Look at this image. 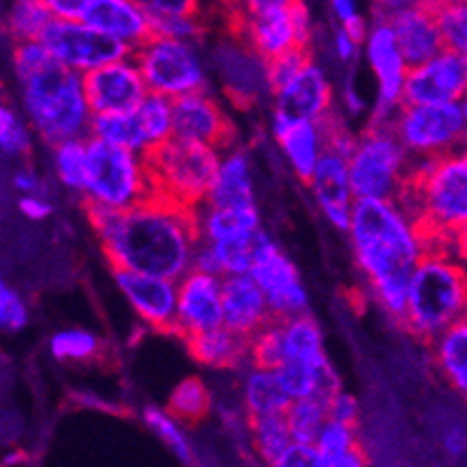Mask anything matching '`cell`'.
<instances>
[{"label":"cell","mask_w":467,"mask_h":467,"mask_svg":"<svg viewBox=\"0 0 467 467\" xmlns=\"http://www.w3.org/2000/svg\"><path fill=\"white\" fill-rule=\"evenodd\" d=\"M347 235L370 298L390 321L402 326L410 277L432 247L423 223L402 198H360Z\"/></svg>","instance_id":"cell-1"},{"label":"cell","mask_w":467,"mask_h":467,"mask_svg":"<svg viewBox=\"0 0 467 467\" xmlns=\"http://www.w3.org/2000/svg\"><path fill=\"white\" fill-rule=\"evenodd\" d=\"M112 267L180 279L193 267L198 249L195 210L154 193L121 212L87 210Z\"/></svg>","instance_id":"cell-2"},{"label":"cell","mask_w":467,"mask_h":467,"mask_svg":"<svg viewBox=\"0 0 467 467\" xmlns=\"http://www.w3.org/2000/svg\"><path fill=\"white\" fill-rule=\"evenodd\" d=\"M467 314V267L447 244H432L410 277L402 328L421 342Z\"/></svg>","instance_id":"cell-3"},{"label":"cell","mask_w":467,"mask_h":467,"mask_svg":"<svg viewBox=\"0 0 467 467\" xmlns=\"http://www.w3.org/2000/svg\"><path fill=\"white\" fill-rule=\"evenodd\" d=\"M21 112L37 138L49 147L66 140L88 138L93 109L84 88V75L52 63L42 72L16 84Z\"/></svg>","instance_id":"cell-4"},{"label":"cell","mask_w":467,"mask_h":467,"mask_svg":"<svg viewBox=\"0 0 467 467\" xmlns=\"http://www.w3.org/2000/svg\"><path fill=\"white\" fill-rule=\"evenodd\" d=\"M405 205L419 216L432 244L467 226V144L435 159H419L402 193Z\"/></svg>","instance_id":"cell-5"},{"label":"cell","mask_w":467,"mask_h":467,"mask_svg":"<svg viewBox=\"0 0 467 467\" xmlns=\"http://www.w3.org/2000/svg\"><path fill=\"white\" fill-rule=\"evenodd\" d=\"M88 168L82 198L87 210L121 212L156 193L150 156L88 135Z\"/></svg>","instance_id":"cell-6"},{"label":"cell","mask_w":467,"mask_h":467,"mask_svg":"<svg viewBox=\"0 0 467 467\" xmlns=\"http://www.w3.org/2000/svg\"><path fill=\"white\" fill-rule=\"evenodd\" d=\"M414 159L390 121H368L349 154V175L356 198H402Z\"/></svg>","instance_id":"cell-7"},{"label":"cell","mask_w":467,"mask_h":467,"mask_svg":"<svg viewBox=\"0 0 467 467\" xmlns=\"http://www.w3.org/2000/svg\"><path fill=\"white\" fill-rule=\"evenodd\" d=\"M219 161V147L177 138V135L170 138L150 154L156 193L191 207V210H198L207 202Z\"/></svg>","instance_id":"cell-8"},{"label":"cell","mask_w":467,"mask_h":467,"mask_svg":"<svg viewBox=\"0 0 467 467\" xmlns=\"http://www.w3.org/2000/svg\"><path fill=\"white\" fill-rule=\"evenodd\" d=\"M133 57L151 93L177 100L186 93L210 88V63L202 54L201 42L151 33L135 49Z\"/></svg>","instance_id":"cell-9"},{"label":"cell","mask_w":467,"mask_h":467,"mask_svg":"<svg viewBox=\"0 0 467 467\" xmlns=\"http://www.w3.org/2000/svg\"><path fill=\"white\" fill-rule=\"evenodd\" d=\"M390 126L411 159H435L465 144L461 103H402Z\"/></svg>","instance_id":"cell-10"},{"label":"cell","mask_w":467,"mask_h":467,"mask_svg":"<svg viewBox=\"0 0 467 467\" xmlns=\"http://www.w3.org/2000/svg\"><path fill=\"white\" fill-rule=\"evenodd\" d=\"M363 61L375 78V105L372 121H390L405 103V87L410 78V61L402 54L400 45L389 19L370 21L368 36L363 40Z\"/></svg>","instance_id":"cell-11"},{"label":"cell","mask_w":467,"mask_h":467,"mask_svg":"<svg viewBox=\"0 0 467 467\" xmlns=\"http://www.w3.org/2000/svg\"><path fill=\"white\" fill-rule=\"evenodd\" d=\"M235 36L265 61L293 52V49H312L314 19L303 0L284 10L258 12V15L233 16Z\"/></svg>","instance_id":"cell-12"},{"label":"cell","mask_w":467,"mask_h":467,"mask_svg":"<svg viewBox=\"0 0 467 467\" xmlns=\"http://www.w3.org/2000/svg\"><path fill=\"white\" fill-rule=\"evenodd\" d=\"M42 42L61 66L87 75L96 67L133 54L129 45L84 19H52Z\"/></svg>","instance_id":"cell-13"},{"label":"cell","mask_w":467,"mask_h":467,"mask_svg":"<svg viewBox=\"0 0 467 467\" xmlns=\"http://www.w3.org/2000/svg\"><path fill=\"white\" fill-rule=\"evenodd\" d=\"M252 277L265 293L275 318L309 312V293L300 277V270L267 233H263L258 240Z\"/></svg>","instance_id":"cell-14"},{"label":"cell","mask_w":467,"mask_h":467,"mask_svg":"<svg viewBox=\"0 0 467 467\" xmlns=\"http://www.w3.org/2000/svg\"><path fill=\"white\" fill-rule=\"evenodd\" d=\"M119 293L144 326L163 333H175L177 321V279L150 273H135L112 267Z\"/></svg>","instance_id":"cell-15"},{"label":"cell","mask_w":467,"mask_h":467,"mask_svg":"<svg viewBox=\"0 0 467 467\" xmlns=\"http://www.w3.org/2000/svg\"><path fill=\"white\" fill-rule=\"evenodd\" d=\"M270 135L282 151L288 170L293 177L307 184L312 180L314 170L318 168L324 154L328 151L324 121L305 119L288 114L284 109L273 108L270 114Z\"/></svg>","instance_id":"cell-16"},{"label":"cell","mask_w":467,"mask_h":467,"mask_svg":"<svg viewBox=\"0 0 467 467\" xmlns=\"http://www.w3.org/2000/svg\"><path fill=\"white\" fill-rule=\"evenodd\" d=\"M84 88L93 114L130 112L150 93L135 57L117 58L84 75Z\"/></svg>","instance_id":"cell-17"},{"label":"cell","mask_w":467,"mask_h":467,"mask_svg":"<svg viewBox=\"0 0 467 467\" xmlns=\"http://www.w3.org/2000/svg\"><path fill=\"white\" fill-rule=\"evenodd\" d=\"M223 326V277L191 267L177 279L175 335L191 337Z\"/></svg>","instance_id":"cell-18"},{"label":"cell","mask_w":467,"mask_h":467,"mask_svg":"<svg viewBox=\"0 0 467 467\" xmlns=\"http://www.w3.org/2000/svg\"><path fill=\"white\" fill-rule=\"evenodd\" d=\"M467 98V57L441 49L410 67L405 103H462Z\"/></svg>","instance_id":"cell-19"},{"label":"cell","mask_w":467,"mask_h":467,"mask_svg":"<svg viewBox=\"0 0 467 467\" xmlns=\"http://www.w3.org/2000/svg\"><path fill=\"white\" fill-rule=\"evenodd\" d=\"M175 135L223 150L235 142V124L212 88H201L175 100Z\"/></svg>","instance_id":"cell-20"},{"label":"cell","mask_w":467,"mask_h":467,"mask_svg":"<svg viewBox=\"0 0 467 467\" xmlns=\"http://www.w3.org/2000/svg\"><path fill=\"white\" fill-rule=\"evenodd\" d=\"M270 98H273V108L317 121L328 119L337 105V91L330 82L328 72L321 63L314 61V57L291 79L275 88Z\"/></svg>","instance_id":"cell-21"},{"label":"cell","mask_w":467,"mask_h":467,"mask_svg":"<svg viewBox=\"0 0 467 467\" xmlns=\"http://www.w3.org/2000/svg\"><path fill=\"white\" fill-rule=\"evenodd\" d=\"M312 191L314 205L321 216L339 233H347L351 223V214L356 207V193L351 186L349 159L337 151H326L318 168L314 170L312 180L307 182Z\"/></svg>","instance_id":"cell-22"},{"label":"cell","mask_w":467,"mask_h":467,"mask_svg":"<svg viewBox=\"0 0 467 467\" xmlns=\"http://www.w3.org/2000/svg\"><path fill=\"white\" fill-rule=\"evenodd\" d=\"M273 318L265 293L252 273L223 277V326L252 337Z\"/></svg>","instance_id":"cell-23"},{"label":"cell","mask_w":467,"mask_h":467,"mask_svg":"<svg viewBox=\"0 0 467 467\" xmlns=\"http://www.w3.org/2000/svg\"><path fill=\"white\" fill-rule=\"evenodd\" d=\"M207 202L221 207L256 205V177H254V161L249 150L237 142L221 150L219 168L210 186Z\"/></svg>","instance_id":"cell-24"},{"label":"cell","mask_w":467,"mask_h":467,"mask_svg":"<svg viewBox=\"0 0 467 467\" xmlns=\"http://www.w3.org/2000/svg\"><path fill=\"white\" fill-rule=\"evenodd\" d=\"M84 21L138 49L151 36V15L138 0H93Z\"/></svg>","instance_id":"cell-25"},{"label":"cell","mask_w":467,"mask_h":467,"mask_svg":"<svg viewBox=\"0 0 467 467\" xmlns=\"http://www.w3.org/2000/svg\"><path fill=\"white\" fill-rule=\"evenodd\" d=\"M184 342L189 354L212 370H237L252 363V337L235 333L228 326L202 330Z\"/></svg>","instance_id":"cell-26"},{"label":"cell","mask_w":467,"mask_h":467,"mask_svg":"<svg viewBox=\"0 0 467 467\" xmlns=\"http://www.w3.org/2000/svg\"><path fill=\"white\" fill-rule=\"evenodd\" d=\"M195 221H198V235L205 242L252 240L263 233L258 205L221 207L205 202L195 210Z\"/></svg>","instance_id":"cell-27"},{"label":"cell","mask_w":467,"mask_h":467,"mask_svg":"<svg viewBox=\"0 0 467 467\" xmlns=\"http://www.w3.org/2000/svg\"><path fill=\"white\" fill-rule=\"evenodd\" d=\"M389 21L396 31L398 45H400L410 66L428 61L447 47L444 37H441L440 19H437L435 10H410Z\"/></svg>","instance_id":"cell-28"},{"label":"cell","mask_w":467,"mask_h":467,"mask_svg":"<svg viewBox=\"0 0 467 467\" xmlns=\"http://www.w3.org/2000/svg\"><path fill=\"white\" fill-rule=\"evenodd\" d=\"M432 368L449 389L467 400V314L428 342Z\"/></svg>","instance_id":"cell-29"},{"label":"cell","mask_w":467,"mask_h":467,"mask_svg":"<svg viewBox=\"0 0 467 467\" xmlns=\"http://www.w3.org/2000/svg\"><path fill=\"white\" fill-rule=\"evenodd\" d=\"M240 405L249 419L267 414H284L291 405L277 368L249 363L240 384Z\"/></svg>","instance_id":"cell-30"},{"label":"cell","mask_w":467,"mask_h":467,"mask_svg":"<svg viewBox=\"0 0 467 467\" xmlns=\"http://www.w3.org/2000/svg\"><path fill=\"white\" fill-rule=\"evenodd\" d=\"M265 233V231H263ZM261 233V235H263ZM228 240V242H198V249L193 254V267L202 273H214L221 277L228 275L252 273L254 258H256L258 240Z\"/></svg>","instance_id":"cell-31"},{"label":"cell","mask_w":467,"mask_h":467,"mask_svg":"<svg viewBox=\"0 0 467 467\" xmlns=\"http://www.w3.org/2000/svg\"><path fill=\"white\" fill-rule=\"evenodd\" d=\"M282 330L284 351H286L284 363H307L317 365V368L330 365L328 354H326L324 330L312 314L305 312L282 318Z\"/></svg>","instance_id":"cell-32"},{"label":"cell","mask_w":467,"mask_h":467,"mask_svg":"<svg viewBox=\"0 0 467 467\" xmlns=\"http://www.w3.org/2000/svg\"><path fill=\"white\" fill-rule=\"evenodd\" d=\"M314 447L318 451L317 467H360L368 462V456L360 449L356 423L328 419Z\"/></svg>","instance_id":"cell-33"},{"label":"cell","mask_w":467,"mask_h":467,"mask_svg":"<svg viewBox=\"0 0 467 467\" xmlns=\"http://www.w3.org/2000/svg\"><path fill=\"white\" fill-rule=\"evenodd\" d=\"M138 124L142 154L150 156L161 144L175 138V100L161 93H147L142 103L133 109Z\"/></svg>","instance_id":"cell-34"},{"label":"cell","mask_w":467,"mask_h":467,"mask_svg":"<svg viewBox=\"0 0 467 467\" xmlns=\"http://www.w3.org/2000/svg\"><path fill=\"white\" fill-rule=\"evenodd\" d=\"M291 428L284 414H267L249 419V447L265 465L279 467V461L293 444Z\"/></svg>","instance_id":"cell-35"},{"label":"cell","mask_w":467,"mask_h":467,"mask_svg":"<svg viewBox=\"0 0 467 467\" xmlns=\"http://www.w3.org/2000/svg\"><path fill=\"white\" fill-rule=\"evenodd\" d=\"M52 19L54 15L45 0H12L5 21L7 36L12 42L42 40Z\"/></svg>","instance_id":"cell-36"},{"label":"cell","mask_w":467,"mask_h":467,"mask_svg":"<svg viewBox=\"0 0 467 467\" xmlns=\"http://www.w3.org/2000/svg\"><path fill=\"white\" fill-rule=\"evenodd\" d=\"M52 150L54 177H57L58 184H61L63 189L72 191V193H82L88 168L87 138L66 140V142L61 144H54Z\"/></svg>","instance_id":"cell-37"},{"label":"cell","mask_w":467,"mask_h":467,"mask_svg":"<svg viewBox=\"0 0 467 467\" xmlns=\"http://www.w3.org/2000/svg\"><path fill=\"white\" fill-rule=\"evenodd\" d=\"M284 416H286V423L288 428H291L293 440L314 444L318 432H321V428H324L326 421L330 419L328 398L326 396L296 398V400H291V405L286 407Z\"/></svg>","instance_id":"cell-38"},{"label":"cell","mask_w":467,"mask_h":467,"mask_svg":"<svg viewBox=\"0 0 467 467\" xmlns=\"http://www.w3.org/2000/svg\"><path fill=\"white\" fill-rule=\"evenodd\" d=\"M142 423L163 441L170 451L175 453L177 461L191 462L193 458V449H191V440L186 435V423L180 416H175L168 407L150 405L142 410Z\"/></svg>","instance_id":"cell-39"},{"label":"cell","mask_w":467,"mask_h":467,"mask_svg":"<svg viewBox=\"0 0 467 467\" xmlns=\"http://www.w3.org/2000/svg\"><path fill=\"white\" fill-rule=\"evenodd\" d=\"M212 402L214 400L205 381L201 377H186L172 389L165 407L184 423H198L212 411Z\"/></svg>","instance_id":"cell-40"},{"label":"cell","mask_w":467,"mask_h":467,"mask_svg":"<svg viewBox=\"0 0 467 467\" xmlns=\"http://www.w3.org/2000/svg\"><path fill=\"white\" fill-rule=\"evenodd\" d=\"M33 133L36 130L28 124L26 114L12 105L0 108V150L7 159H28L33 151Z\"/></svg>","instance_id":"cell-41"},{"label":"cell","mask_w":467,"mask_h":467,"mask_svg":"<svg viewBox=\"0 0 467 467\" xmlns=\"http://www.w3.org/2000/svg\"><path fill=\"white\" fill-rule=\"evenodd\" d=\"M103 349V342L87 328L58 330L49 339V354L61 363H87Z\"/></svg>","instance_id":"cell-42"},{"label":"cell","mask_w":467,"mask_h":467,"mask_svg":"<svg viewBox=\"0 0 467 467\" xmlns=\"http://www.w3.org/2000/svg\"><path fill=\"white\" fill-rule=\"evenodd\" d=\"M91 138L105 140L109 144L119 147H129L142 154V144H140L138 124H135L133 109L130 112H112V114H93L91 121Z\"/></svg>","instance_id":"cell-43"},{"label":"cell","mask_w":467,"mask_h":467,"mask_svg":"<svg viewBox=\"0 0 467 467\" xmlns=\"http://www.w3.org/2000/svg\"><path fill=\"white\" fill-rule=\"evenodd\" d=\"M435 12L447 49L467 57V0H441Z\"/></svg>","instance_id":"cell-44"},{"label":"cell","mask_w":467,"mask_h":467,"mask_svg":"<svg viewBox=\"0 0 467 467\" xmlns=\"http://www.w3.org/2000/svg\"><path fill=\"white\" fill-rule=\"evenodd\" d=\"M52 63H57V58L52 57V52L47 49V45L42 40H26V42H15L10 57V67L15 82H26L28 78L42 72L45 67H49Z\"/></svg>","instance_id":"cell-45"},{"label":"cell","mask_w":467,"mask_h":467,"mask_svg":"<svg viewBox=\"0 0 467 467\" xmlns=\"http://www.w3.org/2000/svg\"><path fill=\"white\" fill-rule=\"evenodd\" d=\"M284 360H286V351H284L282 318H273L256 335H252V363L279 368Z\"/></svg>","instance_id":"cell-46"},{"label":"cell","mask_w":467,"mask_h":467,"mask_svg":"<svg viewBox=\"0 0 467 467\" xmlns=\"http://www.w3.org/2000/svg\"><path fill=\"white\" fill-rule=\"evenodd\" d=\"M151 33L177 37V40L201 42V37L205 36V24L201 19V12H195V15H159L151 16Z\"/></svg>","instance_id":"cell-47"},{"label":"cell","mask_w":467,"mask_h":467,"mask_svg":"<svg viewBox=\"0 0 467 467\" xmlns=\"http://www.w3.org/2000/svg\"><path fill=\"white\" fill-rule=\"evenodd\" d=\"M31 321V309L16 288L0 286V326L5 333H21Z\"/></svg>","instance_id":"cell-48"},{"label":"cell","mask_w":467,"mask_h":467,"mask_svg":"<svg viewBox=\"0 0 467 467\" xmlns=\"http://www.w3.org/2000/svg\"><path fill=\"white\" fill-rule=\"evenodd\" d=\"M328 7L337 26L347 28L356 37L365 40L368 28H370V21L365 19L363 12H360L358 0H328Z\"/></svg>","instance_id":"cell-49"},{"label":"cell","mask_w":467,"mask_h":467,"mask_svg":"<svg viewBox=\"0 0 467 467\" xmlns=\"http://www.w3.org/2000/svg\"><path fill=\"white\" fill-rule=\"evenodd\" d=\"M330 54L337 63L351 67L363 57V40L347 31V28L335 26L333 33H330Z\"/></svg>","instance_id":"cell-50"},{"label":"cell","mask_w":467,"mask_h":467,"mask_svg":"<svg viewBox=\"0 0 467 467\" xmlns=\"http://www.w3.org/2000/svg\"><path fill=\"white\" fill-rule=\"evenodd\" d=\"M441 0H372V16L393 19L410 10H437Z\"/></svg>","instance_id":"cell-51"},{"label":"cell","mask_w":467,"mask_h":467,"mask_svg":"<svg viewBox=\"0 0 467 467\" xmlns=\"http://www.w3.org/2000/svg\"><path fill=\"white\" fill-rule=\"evenodd\" d=\"M337 96H339L337 103L342 105L344 117L360 119V117H365V114H368V119H370L372 108H368V100H365V96L360 93V88L356 87L354 78L344 79V84H342V88H339Z\"/></svg>","instance_id":"cell-52"},{"label":"cell","mask_w":467,"mask_h":467,"mask_svg":"<svg viewBox=\"0 0 467 467\" xmlns=\"http://www.w3.org/2000/svg\"><path fill=\"white\" fill-rule=\"evenodd\" d=\"M151 16L159 15H195L202 12L205 0H138Z\"/></svg>","instance_id":"cell-53"},{"label":"cell","mask_w":467,"mask_h":467,"mask_svg":"<svg viewBox=\"0 0 467 467\" xmlns=\"http://www.w3.org/2000/svg\"><path fill=\"white\" fill-rule=\"evenodd\" d=\"M328 411H330V419L356 423V426H358V416H360L358 400H356L351 393H347L344 389L335 390L333 396L328 398Z\"/></svg>","instance_id":"cell-54"},{"label":"cell","mask_w":467,"mask_h":467,"mask_svg":"<svg viewBox=\"0 0 467 467\" xmlns=\"http://www.w3.org/2000/svg\"><path fill=\"white\" fill-rule=\"evenodd\" d=\"M10 186L16 195H33V193L47 195L45 180H42L40 172H37L36 168H31V165H21V168H16L15 172H12Z\"/></svg>","instance_id":"cell-55"},{"label":"cell","mask_w":467,"mask_h":467,"mask_svg":"<svg viewBox=\"0 0 467 467\" xmlns=\"http://www.w3.org/2000/svg\"><path fill=\"white\" fill-rule=\"evenodd\" d=\"M228 10L233 16H244V15H258V12H270V10H284L291 7L300 0H226Z\"/></svg>","instance_id":"cell-56"},{"label":"cell","mask_w":467,"mask_h":467,"mask_svg":"<svg viewBox=\"0 0 467 467\" xmlns=\"http://www.w3.org/2000/svg\"><path fill=\"white\" fill-rule=\"evenodd\" d=\"M16 210H19V214L28 221H45L54 214V205L49 202V198H47L45 193L19 195Z\"/></svg>","instance_id":"cell-57"},{"label":"cell","mask_w":467,"mask_h":467,"mask_svg":"<svg viewBox=\"0 0 467 467\" xmlns=\"http://www.w3.org/2000/svg\"><path fill=\"white\" fill-rule=\"evenodd\" d=\"M318 451L314 444L307 441H293L284 458L279 461V467H317Z\"/></svg>","instance_id":"cell-58"},{"label":"cell","mask_w":467,"mask_h":467,"mask_svg":"<svg viewBox=\"0 0 467 467\" xmlns=\"http://www.w3.org/2000/svg\"><path fill=\"white\" fill-rule=\"evenodd\" d=\"M54 19H84L93 0H45Z\"/></svg>","instance_id":"cell-59"},{"label":"cell","mask_w":467,"mask_h":467,"mask_svg":"<svg viewBox=\"0 0 467 467\" xmlns=\"http://www.w3.org/2000/svg\"><path fill=\"white\" fill-rule=\"evenodd\" d=\"M441 449L451 458H461L467 453V431L462 426H449L441 432Z\"/></svg>","instance_id":"cell-60"},{"label":"cell","mask_w":467,"mask_h":467,"mask_svg":"<svg viewBox=\"0 0 467 467\" xmlns=\"http://www.w3.org/2000/svg\"><path fill=\"white\" fill-rule=\"evenodd\" d=\"M447 247L451 249V252L461 258L462 265L467 267V226H462L461 231H456L451 237H449Z\"/></svg>","instance_id":"cell-61"},{"label":"cell","mask_w":467,"mask_h":467,"mask_svg":"<svg viewBox=\"0 0 467 467\" xmlns=\"http://www.w3.org/2000/svg\"><path fill=\"white\" fill-rule=\"evenodd\" d=\"M461 108H462V140H465L467 144V98L461 103Z\"/></svg>","instance_id":"cell-62"}]
</instances>
